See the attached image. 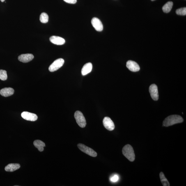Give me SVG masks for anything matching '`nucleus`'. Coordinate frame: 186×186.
I'll list each match as a JSON object with an SVG mask.
<instances>
[{"instance_id": "f257e3e1", "label": "nucleus", "mask_w": 186, "mask_h": 186, "mask_svg": "<svg viewBox=\"0 0 186 186\" xmlns=\"http://www.w3.org/2000/svg\"><path fill=\"white\" fill-rule=\"evenodd\" d=\"M183 121V118L178 115H171L166 118L163 123V126L167 127L175 124L182 123Z\"/></svg>"}, {"instance_id": "f03ea898", "label": "nucleus", "mask_w": 186, "mask_h": 186, "mask_svg": "<svg viewBox=\"0 0 186 186\" xmlns=\"http://www.w3.org/2000/svg\"><path fill=\"white\" fill-rule=\"evenodd\" d=\"M123 155L131 162L135 160V155L132 147L130 144H127L124 146L122 150Z\"/></svg>"}, {"instance_id": "7ed1b4c3", "label": "nucleus", "mask_w": 186, "mask_h": 186, "mask_svg": "<svg viewBox=\"0 0 186 186\" xmlns=\"http://www.w3.org/2000/svg\"><path fill=\"white\" fill-rule=\"evenodd\" d=\"M74 118H75L76 122L80 127L82 128H84L86 125V122L85 118L81 112L76 111L74 113Z\"/></svg>"}, {"instance_id": "20e7f679", "label": "nucleus", "mask_w": 186, "mask_h": 186, "mask_svg": "<svg viewBox=\"0 0 186 186\" xmlns=\"http://www.w3.org/2000/svg\"><path fill=\"white\" fill-rule=\"evenodd\" d=\"M77 146L81 151L87 154V155L93 157L97 156V154L96 152L93 149L88 147L85 145L81 144V143H79L77 145Z\"/></svg>"}, {"instance_id": "39448f33", "label": "nucleus", "mask_w": 186, "mask_h": 186, "mask_svg": "<svg viewBox=\"0 0 186 186\" xmlns=\"http://www.w3.org/2000/svg\"><path fill=\"white\" fill-rule=\"evenodd\" d=\"M64 62V60L62 58H59L56 60L49 66V71L53 72L59 69L63 66Z\"/></svg>"}, {"instance_id": "423d86ee", "label": "nucleus", "mask_w": 186, "mask_h": 186, "mask_svg": "<svg viewBox=\"0 0 186 186\" xmlns=\"http://www.w3.org/2000/svg\"><path fill=\"white\" fill-rule=\"evenodd\" d=\"M103 123L104 127L108 130L111 131L114 129V124L111 119L108 117H105L104 119Z\"/></svg>"}, {"instance_id": "0eeeda50", "label": "nucleus", "mask_w": 186, "mask_h": 186, "mask_svg": "<svg viewBox=\"0 0 186 186\" xmlns=\"http://www.w3.org/2000/svg\"><path fill=\"white\" fill-rule=\"evenodd\" d=\"M149 92L153 100L157 101L159 99L158 89L156 85L152 84L149 87Z\"/></svg>"}, {"instance_id": "6e6552de", "label": "nucleus", "mask_w": 186, "mask_h": 186, "mask_svg": "<svg viewBox=\"0 0 186 186\" xmlns=\"http://www.w3.org/2000/svg\"><path fill=\"white\" fill-rule=\"evenodd\" d=\"M21 116L24 119L27 121H35L38 119V117L36 114L28 112H22Z\"/></svg>"}, {"instance_id": "1a4fd4ad", "label": "nucleus", "mask_w": 186, "mask_h": 186, "mask_svg": "<svg viewBox=\"0 0 186 186\" xmlns=\"http://www.w3.org/2000/svg\"><path fill=\"white\" fill-rule=\"evenodd\" d=\"M91 24L97 31H101L103 29V26L102 22L97 18L94 17L92 19Z\"/></svg>"}, {"instance_id": "9d476101", "label": "nucleus", "mask_w": 186, "mask_h": 186, "mask_svg": "<svg viewBox=\"0 0 186 186\" xmlns=\"http://www.w3.org/2000/svg\"><path fill=\"white\" fill-rule=\"evenodd\" d=\"M126 66L129 70L132 72H137L140 70L139 65L135 61H127Z\"/></svg>"}, {"instance_id": "9b49d317", "label": "nucleus", "mask_w": 186, "mask_h": 186, "mask_svg": "<svg viewBox=\"0 0 186 186\" xmlns=\"http://www.w3.org/2000/svg\"><path fill=\"white\" fill-rule=\"evenodd\" d=\"M33 58L34 56L33 54H27L20 55L18 57V59L22 63H27L31 61Z\"/></svg>"}, {"instance_id": "f8f14e48", "label": "nucleus", "mask_w": 186, "mask_h": 186, "mask_svg": "<svg viewBox=\"0 0 186 186\" xmlns=\"http://www.w3.org/2000/svg\"><path fill=\"white\" fill-rule=\"evenodd\" d=\"M50 41L55 45H61L65 43V40L63 38L57 36H52L50 38Z\"/></svg>"}, {"instance_id": "ddd939ff", "label": "nucleus", "mask_w": 186, "mask_h": 186, "mask_svg": "<svg viewBox=\"0 0 186 186\" xmlns=\"http://www.w3.org/2000/svg\"><path fill=\"white\" fill-rule=\"evenodd\" d=\"M14 90L11 88H5L0 91V94L3 97H8L14 94Z\"/></svg>"}, {"instance_id": "4468645a", "label": "nucleus", "mask_w": 186, "mask_h": 186, "mask_svg": "<svg viewBox=\"0 0 186 186\" xmlns=\"http://www.w3.org/2000/svg\"><path fill=\"white\" fill-rule=\"evenodd\" d=\"M93 65L90 63H87L84 65L81 70V74L83 76H85L91 72Z\"/></svg>"}, {"instance_id": "2eb2a0df", "label": "nucleus", "mask_w": 186, "mask_h": 186, "mask_svg": "<svg viewBox=\"0 0 186 186\" xmlns=\"http://www.w3.org/2000/svg\"><path fill=\"white\" fill-rule=\"evenodd\" d=\"M20 167V166L19 164H11L7 166L5 169L6 171L12 172L19 169Z\"/></svg>"}, {"instance_id": "dca6fc26", "label": "nucleus", "mask_w": 186, "mask_h": 186, "mask_svg": "<svg viewBox=\"0 0 186 186\" xmlns=\"http://www.w3.org/2000/svg\"><path fill=\"white\" fill-rule=\"evenodd\" d=\"M33 144L35 147L38 149L39 151H43L44 150V147L45 146V143L40 140H36L33 142Z\"/></svg>"}, {"instance_id": "f3484780", "label": "nucleus", "mask_w": 186, "mask_h": 186, "mask_svg": "<svg viewBox=\"0 0 186 186\" xmlns=\"http://www.w3.org/2000/svg\"><path fill=\"white\" fill-rule=\"evenodd\" d=\"M173 6V3L172 1H168L162 7L163 11L166 13H168L170 12Z\"/></svg>"}, {"instance_id": "a211bd4d", "label": "nucleus", "mask_w": 186, "mask_h": 186, "mask_svg": "<svg viewBox=\"0 0 186 186\" xmlns=\"http://www.w3.org/2000/svg\"><path fill=\"white\" fill-rule=\"evenodd\" d=\"M160 178L161 183L164 186H169L170 184L167 179H166L164 173L161 172L160 173Z\"/></svg>"}, {"instance_id": "6ab92c4d", "label": "nucleus", "mask_w": 186, "mask_h": 186, "mask_svg": "<svg viewBox=\"0 0 186 186\" xmlns=\"http://www.w3.org/2000/svg\"><path fill=\"white\" fill-rule=\"evenodd\" d=\"M49 16L47 13L42 12L40 16V20L42 23H47L48 22Z\"/></svg>"}, {"instance_id": "aec40b11", "label": "nucleus", "mask_w": 186, "mask_h": 186, "mask_svg": "<svg viewBox=\"0 0 186 186\" xmlns=\"http://www.w3.org/2000/svg\"><path fill=\"white\" fill-rule=\"evenodd\" d=\"M7 79V75L6 71L3 70H0V79L3 81L6 80Z\"/></svg>"}, {"instance_id": "412c9836", "label": "nucleus", "mask_w": 186, "mask_h": 186, "mask_svg": "<svg viewBox=\"0 0 186 186\" xmlns=\"http://www.w3.org/2000/svg\"><path fill=\"white\" fill-rule=\"evenodd\" d=\"M176 13L177 15L185 16L186 15V8L183 7L176 10Z\"/></svg>"}, {"instance_id": "4be33fe9", "label": "nucleus", "mask_w": 186, "mask_h": 186, "mask_svg": "<svg viewBox=\"0 0 186 186\" xmlns=\"http://www.w3.org/2000/svg\"><path fill=\"white\" fill-rule=\"evenodd\" d=\"M110 181L111 182H116L118 181L119 180V176L117 174H114L111 176L110 178Z\"/></svg>"}, {"instance_id": "5701e85b", "label": "nucleus", "mask_w": 186, "mask_h": 186, "mask_svg": "<svg viewBox=\"0 0 186 186\" xmlns=\"http://www.w3.org/2000/svg\"><path fill=\"white\" fill-rule=\"evenodd\" d=\"M65 2L70 4H75L77 2V0H63Z\"/></svg>"}, {"instance_id": "b1692460", "label": "nucleus", "mask_w": 186, "mask_h": 186, "mask_svg": "<svg viewBox=\"0 0 186 186\" xmlns=\"http://www.w3.org/2000/svg\"><path fill=\"white\" fill-rule=\"evenodd\" d=\"M1 1L2 2H4L5 1V0H1Z\"/></svg>"}, {"instance_id": "393cba45", "label": "nucleus", "mask_w": 186, "mask_h": 186, "mask_svg": "<svg viewBox=\"0 0 186 186\" xmlns=\"http://www.w3.org/2000/svg\"><path fill=\"white\" fill-rule=\"evenodd\" d=\"M151 1H155V0H151Z\"/></svg>"}]
</instances>
